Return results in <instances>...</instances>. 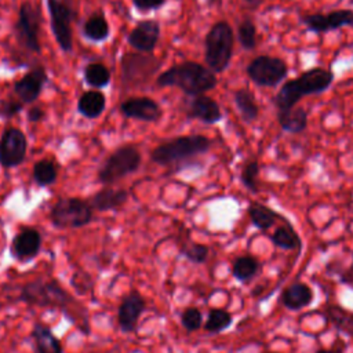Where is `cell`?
I'll return each instance as SVG.
<instances>
[{"instance_id":"cell-1","label":"cell","mask_w":353,"mask_h":353,"mask_svg":"<svg viewBox=\"0 0 353 353\" xmlns=\"http://www.w3.org/2000/svg\"><path fill=\"white\" fill-rule=\"evenodd\" d=\"M18 299L30 306L58 309L70 321H76L77 314L81 313V310L73 309V306H80V305L54 279H50V280L34 279L29 281L22 287Z\"/></svg>"},{"instance_id":"cell-2","label":"cell","mask_w":353,"mask_h":353,"mask_svg":"<svg viewBox=\"0 0 353 353\" xmlns=\"http://www.w3.org/2000/svg\"><path fill=\"white\" fill-rule=\"evenodd\" d=\"M332 81L334 73L331 70L325 68L307 69L280 87L274 97V105L279 110L292 109L303 97L327 91Z\"/></svg>"},{"instance_id":"cell-3","label":"cell","mask_w":353,"mask_h":353,"mask_svg":"<svg viewBox=\"0 0 353 353\" xmlns=\"http://www.w3.org/2000/svg\"><path fill=\"white\" fill-rule=\"evenodd\" d=\"M160 87L175 85L189 95H203L216 85V76L208 68L193 62L185 61L174 65L157 77Z\"/></svg>"},{"instance_id":"cell-4","label":"cell","mask_w":353,"mask_h":353,"mask_svg":"<svg viewBox=\"0 0 353 353\" xmlns=\"http://www.w3.org/2000/svg\"><path fill=\"white\" fill-rule=\"evenodd\" d=\"M234 36L232 26L219 21L211 26L204 40V59L208 69L214 73H222L230 63L233 55Z\"/></svg>"},{"instance_id":"cell-5","label":"cell","mask_w":353,"mask_h":353,"mask_svg":"<svg viewBox=\"0 0 353 353\" xmlns=\"http://www.w3.org/2000/svg\"><path fill=\"white\" fill-rule=\"evenodd\" d=\"M210 146L211 141L204 135H183L159 145L150 157L156 164L170 165L203 154Z\"/></svg>"},{"instance_id":"cell-6","label":"cell","mask_w":353,"mask_h":353,"mask_svg":"<svg viewBox=\"0 0 353 353\" xmlns=\"http://www.w3.org/2000/svg\"><path fill=\"white\" fill-rule=\"evenodd\" d=\"M50 219L55 228H83L92 221V207L79 197L59 199L51 207Z\"/></svg>"},{"instance_id":"cell-7","label":"cell","mask_w":353,"mask_h":353,"mask_svg":"<svg viewBox=\"0 0 353 353\" xmlns=\"http://www.w3.org/2000/svg\"><path fill=\"white\" fill-rule=\"evenodd\" d=\"M141 164V153L132 145L116 149L102 164L98 178L102 183H113L138 170Z\"/></svg>"},{"instance_id":"cell-8","label":"cell","mask_w":353,"mask_h":353,"mask_svg":"<svg viewBox=\"0 0 353 353\" xmlns=\"http://www.w3.org/2000/svg\"><path fill=\"white\" fill-rule=\"evenodd\" d=\"M247 76L259 87H276L288 73L287 63L277 57L258 55L247 65Z\"/></svg>"},{"instance_id":"cell-9","label":"cell","mask_w":353,"mask_h":353,"mask_svg":"<svg viewBox=\"0 0 353 353\" xmlns=\"http://www.w3.org/2000/svg\"><path fill=\"white\" fill-rule=\"evenodd\" d=\"M41 25L40 8L30 3L25 1L19 7L18 12V22L15 25V30L18 34L19 41L32 52H40V41H39V32Z\"/></svg>"},{"instance_id":"cell-10","label":"cell","mask_w":353,"mask_h":353,"mask_svg":"<svg viewBox=\"0 0 353 353\" xmlns=\"http://www.w3.org/2000/svg\"><path fill=\"white\" fill-rule=\"evenodd\" d=\"M48 12L51 18V30L62 51L70 52L73 48L70 23L76 12L68 7L62 0H47Z\"/></svg>"},{"instance_id":"cell-11","label":"cell","mask_w":353,"mask_h":353,"mask_svg":"<svg viewBox=\"0 0 353 353\" xmlns=\"http://www.w3.org/2000/svg\"><path fill=\"white\" fill-rule=\"evenodd\" d=\"M301 21L307 28V30L314 33H325L342 26H353V10L342 8L330 11L327 14H305L301 17Z\"/></svg>"},{"instance_id":"cell-12","label":"cell","mask_w":353,"mask_h":353,"mask_svg":"<svg viewBox=\"0 0 353 353\" xmlns=\"http://www.w3.org/2000/svg\"><path fill=\"white\" fill-rule=\"evenodd\" d=\"M28 141L18 128H7L0 139V164L6 168L19 165L26 156Z\"/></svg>"},{"instance_id":"cell-13","label":"cell","mask_w":353,"mask_h":353,"mask_svg":"<svg viewBox=\"0 0 353 353\" xmlns=\"http://www.w3.org/2000/svg\"><path fill=\"white\" fill-rule=\"evenodd\" d=\"M146 309V302L138 291L128 292L117 309V323L123 332H132L137 328L138 320Z\"/></svg>"},{"instance_id":"cell-14","label":"cell","mask_w":353,"mask_h":353,"mask_svg":"<svg viewBox=\"0 0 353 353\" xmlns=\"http://www.w3.org/2000/svg\"><path fill=\"white\" fill-rule=\"evenodd\" d=\"M160 37V26L156 21H141L130 32L128 44L139 52H152Z\"/></svg>"},{"instance_id":"cell-15","label":"cell","mask_w":353,"mask_h":353,"mask_svg":"<svg viewBox=\"0 0 353 353\" xmlns=\"http://www.w3.org/2000/svg\"><path fill=\"white\" fill-rule=\"evenodd\" d=\"M120 109L125 117L142 121H156L161 117L160 105L148 97L130 98L121 103Z\"/></svg>"},{"instance_id":"cell-16","label":"cell","mask_w":353,"mask_h":353,"mask_svg":"<svg viewBox=\"0 0 353 353\" xmlns=\"http://www.w3.org/2000/svg\"><path fill=\"white\" fill-rule=\"evenodd\" d=\"M41 247V234L33 228H25L17 233L11 243V254L19 261H29L37 256Z\"/></svg>"},{"instance_id":"cell-17","label":"cell","mask_w":353,"mask_h":353,"mask_svg":"<svg viewBox=\"0 0 353 353\" xmlns=\"http://www.w3.org/2000/svg\"><path fill=\"white\" fill-rule=\"evenodd\" d=\"M47 79L48 77L44 68H34L14 84V91L22 102H34L39 98Z\"/></svg>"},{"instance_id":"cell-18","label":"cell","mask_w":353,"mask_h":353,"mask_svg":"<svg viewBox=\"0 0 353 353\" xmlns=\"http://www.w3.org/2000/svg\"><path fill=\"white\" fill-rule=\"evenodd\" d=\"M188 114L190 117L199 119L207 124L218 123L222 119V112L219 105L207 95H197L189 105Z\"/></svg>"},{"instance_id":"cell-19","label":"cell","mask_w":353,"mask_h":353,"mask_svg":"<svg viewBox=\"0 0 353 353\" xmlns=\"http://www.w3.org/2000/svg\"><path fill=\"white\" fill-rule=\"evenodd\" d=\"M128 199V193L124 189H112V188H105L99 192H97L91 199L90 204L92 210L97 211H109V210H116L121 207Z\"/></svg>"},{"instance_id":"cell-20","label":"cell","mask_w":353,"mask_h":353,"mask_svg":"<svg viewBox=\"0 0 353 353\" xmlns=\"http://www.w3.org/2000/svg\"><path fill=\"white\" fill-rule=\"evenodd\" d=\"M313 301V291L305 283H294L281 294V302L291 310H299Z\"/></svg>"},{"instance_id":"cell-21","label":"cell","mask_w":353,"mask_h":353,"mask_svg":"<svg viewBox=\"0 0 353 353\" xmlns=\"http://www.w3.org/2000/svg\"><path fill=\"white\" fill-rule=\"evenodd\" d=\"M32 338L34 342L36 353H63L61 341L44 324H34L32 330Z\"/></svg>"},{"instance_id":"cell-22","label":"cell","mask_w":353,"mask_h":353,"mask_svg":"<svg viewBox=\"0 0 353 353\" xmlns=\"http://www.w3.org/2000/svg\"><path fill=\"white\" fill-rule=\"evenodd\" d=\"M277 121L284 131L290 134H299L307 127V112L301 106H295L288 110H279Z\"/></svg>"},{"instance_id":"cell-23","label":"cell","mask_w":353,"mask_h":353,"mask_svg":"<svg viewBox=\"0 0 353 353\" xmlns=\"http://www.w3.org/2000/svg\"><path fill=\"white\" fill-rule=\"evenodd\" d=\"M234 103L240 112V116L244 121L251 123L259 116V106L254 94L247 88H239L233 94Z\"/></svg>"},{"instance_id":"cell-24","label":"cell","mask_w":353,"mask_h":353,"mask_svg":"<svg viewBox=\"0 0 353 353\" xmlns=\"http://www.w3.org/2000/svg\"><path fill=\"white\" fill-rule=\"evenodd\" d=\"M105 103H106V99L102 92L87 91L80 97L77 108L83 116L88 119H94V117H98L105 110Z\"/></svg>"},{"instance_id":"cell-25","label":"cell","mask_w":353,"mask_h":353,"mask_svg":"<svg viewBox=\"0 0 353 353\" xmlns=\"http://www.w3.org/2000/svg\"><path fill=\"white\" fill-rule=\"evenodd\" d=\"M248 215L252 225L261 230H268L274 225L277 218H281L277 212L261 203H251L248 207Z\"/></svg>"},{"instance_id":"cell-26","label":"cell","mask_w":353,"mask_h":353,"mask_svg":"<svg viewBox=\"0 0 353 353\" xmlns=\"http://www.w3.org/2000/svg\"><path fill=\"white\" fill-rule=\"evenodd\" d=\"M83 33L92 41H102L109 36V23L102 14H92L83 26Z\"/></svg>"},{"instance_id":"cell-27","label":"cell","mask_w":353,"mask_h":353,"mask_svg":"<svg viewBox=\"0 0 353 353\" xmlns=\"http://www.w3.org/2000/svg\"><path fill=\"white\" fill-rule=\"evenodd\" d=\"M259 270V262L250 255L239 256L232 266V274L239 281L251 280Z\"/></svg>"},{"instance_id":"cell-28","label":"cell","mask_w":353,"mask_h":353,"mask_svg":"<svg viewBox=\"0 0 353 353\" xmlns=\"http://www.w3.org/2000/svg\"><path fill=\"white\" fill-rule=\"evenodd\" d=\"M272 241L274 245L283 250H296L301 247V239L296 232L288 223L279 226L272 234Z\"/></svg>"},{"instance_id":"cell-29","label":"cell","mask_w":353,"mask_h":353,"mask_svg":"<svg viewBox=\"0 0 353 353\" xmlns=\"http://www.w3.org/2000/svg\"><path fill=\"white\" fill-rule=\"evenodd\" d=\"M237 40L240 43V46L247 50V51H252L256 47V41H258V34H256V26L255 23L250 19L245 18L239 23L237 28Z\"/></svg>"},{"instance_id":"cell-30","label":"cell","mask_w":353,"mask_h":353,"mask_svg":"<svg viewBox=\"0 0 353 353\" xmlns=\"http://www.w3.org/2000/svg\"><path fill=\"white\" fill-rule=\"evenodd\" d=\"M85 83L92 87H105L110 81V72L102 63H90L84 69Z\"/></svg>"},{"instance_id":"cell-31","label":"cell","mask_w":353,"mask_h":353,"mask_svg":"<svg viewBox=\"0 0 353 353\" xmlns=\"http://www.w3.org/2000/svg\"><path fill=\"white\" fill-rule=\"evenodd\" d=\"M232 324V314L223 309H211L204 323V330L212 334L226 330Z\"/></svg>"},{"instance_id":"cell-32","label":"cell","mask_w":353,"mask_h":353,"mask_svg":"<svg viewBox=\"0 0 353 353\" xmlns=\"http://www.w3.org/2000/svg\"><path fill=\"white\" fill-rule=\"evenodd\" d=\"M33 178L39 186H47L57 179V167L51 160H40L33 167Z\"/></svg>"},{"instance_id":"cell-33","label":"cell","mask_w":353,"mask_h":353,"mask_svg":"<svg viewBox=\"0 0 353 353\" xmlns=\"http://www.w3.org/2000/svg\"><path fill=\"white\" fill-rule=\"evenodd\" d=\"M328 319L343 332L353 338V314L338 306L327 307Z\"/></svg>"},{"instance_id":"cell-34","label":"cell","mask_w":353,"mask_h":353,"mask_svg":"<svg viewBox=\"0 0 353 353\" xmlns=\"http://www.w3.org/2000/svg\"><path fill=\"white\" fill-rule=\"evenodd\" d=\"M259 171H261V167L256 160H250L248 163L244 164V167L241 170L240 179H241L243 185L252 193H258V190H259V185H258L259 183V181H258Z\"/></svg>"},{"instance_id":"cell-35","label":"cell","mask_w":353,"mask_h":353,"mask_svg":"<svg viewBox=\"0 0 353 353\" xmlns=\"http://www.w3.org/2000/svg\"><path fill=\"white\" fill-rule=\"evenodd\" d=\"M181 324L189 332L197 331L201 327V324H203V314H201V312L197 307H193V306L186 307L181 313Z\"/></svg>"},{"instance_id":"cell-36","label":"cell","mask_w":353,"mask_h":353,"mask_svg":"<svg viewBox=\"0 0 353 353\" xmlns=\"http://www.w3.org/2000/svg\"><path fill=\"white\" fill-rule=\"evenodd\" d=\"M181 254L193 263H203L208 256V247L199 243H190L181 250Z\"/></svg>"},{"instance_id":"cell-37","label":"cell","mask_w":353,"mask_h":353,"mask_svg":"<svg viewBox=\"0 0 353 353\" xmlns=\"http://www.w3.org/2000/svg\"><path fill=\"white\" fill-rule=\"evenodd\" d=\"M22 109V103L18 102V101H7L1 105L0 108V114L4 116V117H12L14 114H17L19 110Z\"/></svg>"},{"instance_id":"cell-38","label":"cell","mask_w":353,"mask_h":353,"mask_svg":"<svg viewBox=\"0 0 353 353\" xmlns=\"http://www.w3.org/2000/svg\"><path fill=\"white\" fill-rule=\"evenodd\" d=\"M132 1L138 10H156L165 3V0H132Z\"/></svg>"},{"instance_id":"cell-39","label":"cell","mask_w":353,"mask_h":353,"mask_svg":"<svg viewBox=\"0 0 353 353\" xmlns=\"http://www.w3.org/2000/svg\"><path fill=\"white\" fill-rule=\"evenodd\" d=\"M43 117H44V112H43V109H40L39 106H33V108H30L29 112H28V120H29V121L36 123V121H40Z\"/></svg>"},{"instance_id":"cell-40","label":"cell","mask_w":353,"mask_h":353,"mask_svg":"<svg viewBox=\"0 0 353 353\" xmlns=\"http://www.w3.org/2000/svg\"><path fill=\"white\" fill-rule=\"evenodd\" d=\"M241 1H243V7L248 10H256L263 3V0H241Z\"/></svg>"},{"instance_id":"cell-41","label":"cell","mask_w":353,"mask_h":353,"mask_svg":"<svg viewBox=\"0 0 353 353\" xmlns=\"http://www.w3.org/2000/svg\"><path fill=\"white\" fill-rule=\"evenodd\" d=\"M316 353H334L332 350H327V349H321V350H317Z\"/></svg>"},{"instance_id":"cell-42","label":"cell","mask_w":353,"mask_h":353,"mask_svg":"<svg viewBox=\"0 0 353 353\" xmlns=\"http://www.w3.org/2000/svg\"><path fill=\"white\" fill-rule=\"evenodd\" d=\"M221 0H207V3L208 4H215V3H219Z\"/></svg>"},{"instance_id":"cell-43","label":"cell","mask_w":353,"mask_h":353,"mask_svg":"<svg viewBox=\"0 0 353 353\" xmlns=\"http://www.w3.org/2000/svg\"><path fill=\"white\" fill-rule=\"evenodd\" d=\"M352 1H353V0H352Z\"/></svg>"}]
</instances>
